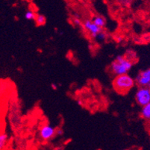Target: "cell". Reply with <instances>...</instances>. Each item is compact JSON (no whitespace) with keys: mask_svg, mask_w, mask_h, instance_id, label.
<instances>
[{"mask_svg":"<svg viewBox=\"0 0 150 150\" xmlns=\"http://www.w3.org/2000/svg\"><path fill=\"white\" fill-rule=\"evenodd\" d=\"M133 66V63L123 55H118L111 63L110 70L116 76L128 74Z\"/></svg>","mask_w":150,"mask_h":150,"instance_id":"1","label":"cell"},{"mask_svg":"<svg viewBox=\"0 0 150 150\" xmlns=\"http://www.w3.org/2000/svg\"><path fill=\"white\" fill-rule=\"evenodd\" d=\"M134 86V80L129 74L116 76L113 81V87L116 92L120 94H126Z\"/></svg>","mask_w":150,"mask_h":150,"instance_id":"2","label":"cell"},{"mask_svg":"<svg viewBox=\"0 0 150 150\" xmlns=\"http://www.w3.org/2000/svg\"><path fill=\"white\" fill-rule=\"evenodd\" d=\"M136 102L139 105L144 107L150 103V91L148 87L139 88L135 94Z\"/></svg>","mask_w":150,"mask_h":150,"instance_id":"3","label":"cell"},{"mask_svg":"<svg viewBox=\"0 0 150 150\" xmlns=\"http://www.w3.org/2000/svg\"><path fill=\"white\" fill-rule=\"evenodd\" d=\"M136 81L140 88L149 87L150 84V68L141 71L136 77Z\"/></svg>","mask_w":150,"mask_h":150,"instance_id":"4","label":"cell"},{"mask_svg":"<svg viewBox=\"0 0 150 150\" xmlns=\"http://www.w3.org/2000/svg\"><path fill=\"white\" fill-rule=\"evenodd\" d=\"M56 133V130L52 126L45 125L42 126L40 130V137L43 140H49L52 138Z\"/></svg>","mask_w":150,"mask_h":150,"instance_id":"5","label":"cell"},{"mask_svg":"<svg viewBox=\"0 0 150 150\" xmlns=\"http://www.w3.org/2000/svg\"><path fill=\"white\" fill-rule=\"evenodd\" d=\"M83 27H84V29L87 30V31L91 34V36L94 38H96V37H97L98 34L102 31V28L98 27L97 25H96L93 23L92 20H89L84 21V23H83Z\"/></svg>","mask_w":150,"mask_h":150,"instance_id":"6","label":"cell"},{"mask_svg":"<svg viewBox=\"0 0 150 150\" xmlns=\"http://www.w3.org/2000/svg\"><path fill=\"white\" fill-rule=\"evenodd\" d=\"M10 88V83L5 80H0V98L7 93Z\"/></svg>","mask_w":150,"mask_h":150,"instance_id":"7","label":"cell"},{"mask_svg":"<svg viewBox=\"0 0 150 150\" xmlns=\"http://www.w3.org/2000/svg\"><path fill=\"white\" fill-rule=\"evenodd\" d=\"M92 22L95 25H97L98 27L101 28H104L105 25V20L102 16H95V17H93L92 19Z\"/></svg>","mask_w":150,"mask_h":150,"instance_id":"8","label":"cell"},{"mask_svg":"<svg viewBox=\"0 0 150 150\" xmlns=\"http://www.w3.org/2000/svg\"><path fill=\"white\" fill-rule=\"evenodd\" d=\"M141 116L145 120H150V103L142 107Z\"/></svg>","mask_w":150,"mask_h":150,"instance_id":"9","label":"cell"},{"mask_svg":"<svg viewBox=\"0 0 150 150\" xmlns=\"http://www.w3.org/2000/svg\"><path fill=\"white\" fill-rule=\"evenodd\" d=\"M8 141V134L5 132H0V150H3Z\"/></svg>","mask_w":150,"mask_h":150,"instance_id":"10","label":"cell"},{"mask_svg":"<svg viewBox=\"0 0 150 150\" xmlns=\"http://www.w3.org/2000/svg\"><path fill=\"white\" fill-rule=\"evenodd\" d=\"M35 21H36V23L38 25H44V24H46V18L45 16H43V15L38 14L37 15Z\"/></svg>","mask_w":150,"mask_h":150,"instance_id":"11","label":"cell"},{"mask_svg":"<svg viewBox=\"0 0 150 150\" xmlns=\"http://www.w3.org/2000/svg\"><path fill=\"white\" fill-rule=\"evenodd\" d=\"M36 14L31 11H28L25 13V18L28 20H33L36 19Z\"/></svg>","mask_w":150,"mask_h":150,"instance_id":"12","label":"cell"},{"mask_svg":"<svg viewBox=\"0 0 150 150\" xmlns=\"http://www.w3.org/2000/svg\"><path fill=\"white\" fill-rule=\"evenodd\" d=\"M96 39H97L98 40H99V41H103V40H105L106 38H107V34L105 32V31H102L101 32H99V34H98L97 37H96Z\"/></svg>","mask_w":150,"mask_h":150,"instance_id":"13","label":"cell"},{"mask_svg":"<svg viewBox=\"0 0 150 150\" xmlns=\"http://www.w3.org/2000/svg\"><path fill=\"white\" fill-rule=\"evenodd\" d=\"M73 23H74L76 25H81V21L79 18H78V17H74L73 20Z\"/></svg>","mask_w":150,"mask_h":150,"instance_id":"14","label":"cell"},{"mask_svg":"<svg viewBox=\"0 0 150 150\" xmlns=\"http://www.w3.org/2000/svg\"><path fill=\"white\" fill-rule=\"evenodd\" d=\"M122 40H123V38L122 36H117L115 39L116 42H117V43H121Z\"/></svg>","mask_w":150,"mask_h":150,"instance_id":"15","label":"cell"},{"mask_svg":"<svg viewBox=\"0 0 150 150\" xmlns=\"http://www.w3.org/2000/svg\"><path fill=\"white\" fill-rule=\"evenodd\" d=\"M56 134L58 136H62L63 134H64V131H63L62 129H59L56 131Z\"/></svg>","mask_w":150,"mask_h":150,"instance_id":"16","label":"cell"},{"mask_svg":"<svg viewBox=\"0 0 150 150\" xmlns=\"http://www.w3.org/2000/svg\"><path fill=\"white\" fill-rule=\"evenodd\" d=\"M51 87H52V88L53 90H57V89H58V86H57L55 84H54V83H52V84H51Z\"/></svg>","mask_w":150,"mask_h":150,"instance_id":"17","label":"cell"},{"mask_svg":"<svg viewBox=\"0 0 150 150\" xmlns=\"http://www.w3.org/2000/svg\"><path fill=\"white\" fill-rule=\"evenodd\" d=\"M77 103L79 105H82V102H81V100H80V99L77 100Z\"/></svg>","mask_w":150,"mask_h":150,"instance_id":"18","label":"cell"},{"mask_svg":"<svg viewBox=\"0 0 150 150\" xmlns=\"http://www.w3.org/2000/svg\"><path fill=\"white\" fill-rule=\"evenodd\" d=\"M148 88H149V91H150V84H149V86Z\"/></svg>","mask_w":150,"mask_h":150,"instance_id":"19","label":"cell"}]
</instances>
